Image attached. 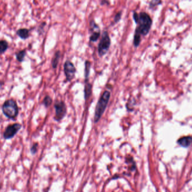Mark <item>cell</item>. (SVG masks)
<instances>
[{"label":"cell","mask_w":192,"mask_h":192,"mask_svg":"<svg viewBox=\"0 0 192 192\" xmlns=\"http://www.w3.org/2000/svg\"><path fill=\"white\" fill-rule=\"evenodd\" d=\"M26 55V50H23L19 51L16 54V58L19 62H22Z\"/></svg>","instance_id":"14"},{"label":"cell","mask_w":192,"mask_h":192,"mask_svg":"<svg viewBox=\"0 0 192 192\" xmlns=\"http://www.w3.org/2000/svg\"><path fill=\"white\" fill-rule=\"evenodd\" d=\"M64 73L66 77V81H71L75 77L76 68L74 64L70 60H66L64 65Z\"/></svg>","instance_id":"6"},{"label":"cell","mask_w":192,"mask_h":192,"mask_svg":"<svg viewBox=\"0 0 192 192\" xmlns=\"http://www.w3.org/2000/svg\"><path fill=\"white\" fill-rule=\"evenodd\" d=\"M110 97V92L106 90L103 93L99 99L97 104L96 106L94 112V122L95 123H97L101 118L107 108Z\"/></svg>","instance_id":"2"},{"label":"cell","mask_w":192,"mask_h":192,"mask_svg":"<svg viewBox=\"0 0 192 192\" xmlns=\"http://www.w3.org/2000/svg\"><path fill=\"white\" fill-rule=\"evenodd\" d=\"M90 29L92 32L101 31L99 27L98 26V24L95 22V21L93 19H92L90 21Z\"/></svg>","instance_id":"16"},{"label":"cell","mask_w":192,"mask_h":192,"mask_svg":"<svg viewBox=\"0 0 192 192\" xmlns=\"http://www.w3.org/2000/svg\"><path fill=\"white\" fill-rule=\"evenodd\" d=\"M22 125L20 123H15L8 126L4 130L3 137L4 139H10L13 138L18 131L21 129Z\"/></svg>","instance_id":"7"},{"label":"cell","mask_w":192,"mask_h":192,"mask_svg":"<svg viewBox=\"0 0 192 192\" xmlns=\"http://www.w3.org/2000/svg\"><path fill=\"white\" fill-rule=\"evenodd\" d=\"M134 22L137 24L135 29L134 35L146 36L150 31L152 24V19L150 15L146 12L138 13L134 12L133 14Z\"/></svg>","instance_id":"1"},{"label":"cell","mask_w":192,"mask_h":192,"mask_svg":"<svg viewBox=\"0 0 192 192\" xmlns=\"http://www.w3.org/2000/svg\"><path fill=\"white\" fill-rule=\"evenodd\" d=\"M192 143V137L191 136H183L178 140V144L184 148H188Z\"/></svg>","instance_id":"8"},{"label":"cell","mask_w":192,"mask_h":192,"mask_svg":"<svg viewBox=\"0 0 192 192\" xmlns=\"http://www.w3.org/2000/svg\"><path fill=\"white\" fill-rule=\"evenodd\" d=\"M121 16H122V12H121V11L117 12V13L116 14V15H115L114 20V24H116V23L119 22L121 20Z\"/></svg>","instance_id":"18"},{"label":"cell","mask_w":192,"mask_h":192,"mask_svg":"<svg viewBox=\"0 0 192 192\" xmlns=\"http://www.w3.org/2000/svg\"><path fill=\"white\" fill-rule=\"evenodd\" d=\"M37 149H38V143H34L31 148V154H36V152L37 151Z\"/></svg>","instance_id":"19"},{"label":"cell","mask_w":192,"mask_h":192,"mask_svg":"<svg viewBox=\"0 0 192 192\" xmlns=\"http://www.w3.org/2000/svg\"><path fill=\"white\" fill-rule=\"evenodd\" d=\"M84 93V99L85 100H87L90 98V96L92 94V85L89 83V82L85 83Z\"/></svg>","instance_id":"11"},{"label":"cell","mask_w":192,"mask_h":192,"mask_svg":"<svg viewBox=\"0 0 192 192\" xmlns=\"http://www.w3.org/2000/svg\"><path fill=\"white\" fill-rule=\"evenodd\" d=\"M9 48V44L5 40L0 41V54H4Z\"/></svg>","instance_id":"13"},{"label":"cell","mask_w":192,"mask_h":192,"mask_svg":"<svg viewBox=\"0 0 192 192\" xmlns=\"http://www.w3.org/2000/svg\"><path fill=\"white\" fill-rule=\"evenodd\" d=\"M2 110L4 116L11 120L15 119L19 114L18 104L13 99L5 101L2 105Z\"/></svg>","instance_id":"3"},{"label":"cell","mask_w":192,"mask_h":192,"mask_svg":"<svg viewBox=\"0 0 192 192\" xmlns=\"http://www.w3.org/2000/svg\"><path fill=\"white\" fill-rule=\"evenodd\" d=\"M60 58H61V52L60 50H58L54 54V57L52 58V61H51L52 67L53 69H56L58 67Z\"/></svg>","instance_id":"10"},{"label":"cell","mask_w":192,"mask_h":192,"mask_svg":"<svg viewBox=\"0 0 192 192\" xmlns=\"http://www.w3.org/2000/svg\"><path fill=\"white\" fill-rule=\"evenodd\" d=\"M16 35L22 40H26L30 36V31L27 28H20L16 31Z\"/></svg>","instance_id":"9"},{"label":"cell","mask_w":192,"mask_h":192,"mask_svg":"<svg viewBox=\"0 0 192 192\" xmlns=\"http://www.w3.org/2000/svg\"><path fill=\"white\" fill-rule=\"evenodd\" d=\"M91 68V63L89 60H85V68H84V78H85V83L88 82L89 76H90V71Z\"/></svg>","instance_id":"12"},{"label":"cell","mask_w":192,"mask_h":192,"mask_svg":"<svg viewBox=\"0 0 192 192\" xmlns=\"http://www.w3.org/2000/svg\"><path fill=\"white\" fill-rule=\"evenodd\" d=\"M52 99L49 95H46L45 98L43 99V100L42 102V104L45 106V107H49V106L52 104Z\"/></svg>","instance_id":"15"},{"label":"cell","mask_w":192,"mask_h":192,"mask_svg":"<svg viewBox=\"0 0 192 192\" xmlns=\"http://www.w3.org/2000/svg\"><path fill=\"white\" fill-rule=\"evenodd\" d=\"M161 1H151L149 4V6L151 8H153L154 6H156L157 5V4H159V3H161Z\"/></svg>","instance_id":"20"},{"label":"cell","mask_w":192,"mask_h":192,"mask_svg":"<svg viewBox=\"0 0 192 192\" xmlns=\"http://www.w3.org/2000/svg\"><path fill=\"white\" fill-rule=\"evenodd\" d=\"M111 45V39L107 31H104L98 45V53L99 56L102 57L105 55Z\"/></svg>","instance_id":"4"},{"label":"cell","mask_w":192,"mask_h":192,"mask_svg":"<svg viewBox=\"0 0 192 192\" xmlns=\"http://www.w3.org/2000/svg\"><path fill=\"white\" fill-rule=\"evenodd\" d=\"M100 35H101V31L92 32V35L90 36V42H96L100 37Z\"/></svg>","instance_id":"17"},{"label":"cell","mask_w":192,"mask_h":192,"mask_svg":"<svg viewBox=\"0 0 192 192\" xmlns=\"http://www.w3.org/2000/svg\"><path fill=\"white\" fill-rule=\"evenodd\" d=\"M55 109V116L54 119L55 121H61L67 113V107L65 103L63 101L56 102L54 104Z\"/></svg>","instance_id":"5"}]
</instances>
